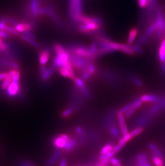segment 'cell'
Listing matches in <instances>:
<instances>
[{
	"label": "cell",
	"instance_id": "6da1fadb",
	"mask_svg": "<svg viewBox=\"0 0 165 166\" xmlns=\"http://www.w3.org/2000/svg\"><path fill=\"white\" fill-rule=\"evenodd\" d=\"M83 2L82 0H70L69 11L72 21L78 23L79 16L82 15Z\"/></svg>",
	"mask_w": 165,
	"mask_h": 166
},
{
	"label": "cell",
	"instance_id": "7a4b0ae2",
	"mask_svg": "<svg viewBox=\"0 0 165 166\" xmlns=\"http://www.w3.org/2000/svg\"><path fill=\"white\" fill-rule=\"evenodd\" d=\"M69 62L72 67L78 70L81 72L86 71L87 67L89 63L92 60L90 59H86L83 57L79 56L75 54L70 53Z\"/></svg>",
	"mask_w": 165,
	"mask_h": 166
},
{
	"label": "cell",
	"instance_id": "3957f363",
	"mask_svg": "<svg viewBox=\"0 0 165 166\" xmlns=\"http://www.w3.org/2000/svg\"><path fill=\"white\" fill-rule=\"evenodd\" d=\"M67 50L69 53L76 55L92 60L89 53V47L80 44H72L68 46Z\"/></svg>",
	"mask_w": 165,
	"mask_h": 166
},
{
	"label": "cell",
	"instance_id": "277c9868",
	"mask_svg": "<svg viewBox=\"0 0 165 166\" xmlns=\"http://www.w3.org/2000/svg\"><path fill=\"white\" fill-rule=\"evenodd\" d=\"M69 58L70 53L68 50L60 53L56 54L53 60V66L56 68L63 66L66 62H69Z\"/></svg>",
	"mask_w": 165,
	"mask_h": 166
},
{
	"label": "cell",
	"instance_id": "5b68a950",
	"mask_svg": "<svg viewBox=\"0 0 165 166\" xmlns=\"http://www.w3.org/2000/svg\"><path fill=\"white\" fill-rule=\"evenodd\" d=\"M157 34L158 37H161L165 31V17L164 13L160 9H158L157 11Z\"/></svg>",
	"mask_w": 165,
	"mask_h": 166
},
{
	"label": "cell",
	"instance_id": "8992f818",
	"mask_svg": "<svg viewBox=\"0 0 165 166\" xmlns=\"http://www.w3.org/2000/svg\"><path fill=\"white\" fill-rule=\"evenodd\" d=\"M154 115H153L147 110L144 113L140 116L137 118L135 122V125L136 127H142L146 126L147 124L150 123Z\"/></svg>",
	"mask_w": 165,
	"mask_h": 166
},
{
	"label": "cell",
	"instance_id": "52a82bcc",
	"mask_svg": "<svg viewBox=\"0 0 165 166\" xmlns=\"http://www.w3.org/2000/svg\"><path fill=\"white\" fill-rule=\"evenodd\" d=\"M132 166H151V164L146 154L142 152L137 154L135 157Z\"/></svg>",
	"mask_w": 165,
	"mask_h": 166
},
{
	"label": "cell",
	"instance_id": "ba28073f",
	"mask_svg": "<svg viewBox=\"0 0 165 166\" xmlns=\"http://www.w3.org/2000/svg\"><path fill=\"white\" fill-rule=\"evenodd\" d=\"M148 147L151 152L153 156L159 157L165 161V152L159 146L155 143H150L148 145Z\"/></svg>",
	"mask_w": 165,
	"mask_h": 166
},
{
	"label": "cell",
	"instance_id": "9c48e42d",
	"mask_svg": "<svg viewBox=\"0 0 165 166\" xmlns=\"http://www.w3.org/2000/svg\"><path fill=\"white\" fill-rule=\"evenodd\" d=\"M123 115H124L123 113H121L119 111L117 113V117L118 119L119 128L121 131L122 134L123 135H125L128 133H129V131L128 130L126 123H125V116Z\"/></svg>",
	"mask_w": 165,
	"mask_h": 166
},
{
	"label": "cell",
	"instance_id": "30bf717a",
	"mask_svg": "<svg viewBox=\"0 0 165 166\" xmlns=\"http://www.w3.org/2000/svg\"><path fill=\"white\" fill-rule=\"evenodd\" d=\"M62 156V153L61 149H57L51 155V156L47 160V161H46V166H53L54 164H56L57 161L61 158Z\"/></svg>",
	"mask_w": 165,
	"mask_h": 166
},
{
	"label": "cell",
	"instance_id": "8fae6325",
	"mask_svg": "<svg viewBox=\"0 0 165 166\" xmlns=\"http://www.w3.org/2000/svg\"><path fill=\"white\" fill-rule=\"evenodd\" d=\"M20 92V86L19 82H11L7 89V94L9 97H14L18 95Z\"/></svg>",
	"mask_w": 165,
	"mask_h": 166
},
{
	"label": "cell",
	"instance_id": "7c38bea8",
	"mask_svg": "<svg viewBox=\"0 0 165 166\" xmlns=\"http://www.w3.org/2000/svg\"><path fill=\"white\" fill-rule=\"evenodd\" d=\"M78 145V141L74 138H71L70 136L66 140V144L63 148L64 151L69 152L73 151Z\"/></svg>",
	"mask_w": 165,
	"mask_h": 166
},
{
	"label": "cell",
	"instance_id": "4fadbf2b",
	"mask_svg": "<svg viewBox=\"0 0 165 166\" xmlns=\"http://www.w3.org/2000/svg\"><path fill=\"white\" fill-rule=\"evenodd\" d=\"M50 56L49 51L48 49L45 48L40 52L39 54V62L41 65H46L49 61V58Z\"/></svg>",
	"mask_w": 165,
	"mask_h": 166
},
{
	"label": "cell",
	"instance_id": "5bb4252c",
	"mask_svg": "<svg viewBox=\"0 0 165 166\" xmlns=\"http://www.w3.org/2000/svg\"><path fill=\"white\" fill-rule=\"evenodd\" d=\"M160 96L155 95L146 94L141 96L140 99L143 102L157 103L160 100Z\"/></svg>",
	"mask_w": 165,
	"mask_h": 166
},
{
	"label": "cell",
	"instance_id": "9a60e30c",
	"mask_svg": "<svg viewBox=\"0 0 165 166\" xmlns=\"http://www.w3.org/2000/svg\"><path fill=\"white\" fill-rule=\"evenodd\" d=\"M66 144V140L62 138L61 135H58L56 137L54 138L53 141V145L55 147L56 149H61L64 148Z\"/></svg>",
	"mask_w": 165,
	"mask_h": 166
},
{
	"label": "cell",
	"instance_id": "2e32d148",
	"mask_svg": "<svg viewBox=\"0 0 165 166\" xmlns=\"http://www.w3.org/2000/svg\"><path fill=\"white\" fill-rule=\"evenodd\" d=\"M34 24L32 22L30 23H21L17 24L15 26V29L18 32H24L31 30L33 28Z\"/></svg>",
	"mask_w": 165,
	"mask_h": 166
},
{
	"label": "cell",
	"instance_id": "e0dca14e",
	"mask_svg": "<svg viewBox=\"0 0 165 166\" xmlns=\"http://www.w3.org/2000/svg\"><path fill=\"white\" fill-rule=\"evenodd\" d=\"M31 11L34 16L39 15V11L40 9L39 7V0H31Z\"/></svg>",
	"mask_w": 165,
	"mask_h": 166
},
{
	"label": "cell",
	"instance_id": "ac0fdd59",
	"mask_svg": "<svg viewBox=\"0 0 165 166\" xmlns=\"http://www.w3.org/2000/svg\"><path fill=\"white\" fill-rule=\"evenodd\" d=\"M47 14L49 15V16L53 20L55 23H57L59 26H62V23L59 18L56 16L55 13H54L53 8L51 7H47Z\"/></svg>",
	"mask_w": 165,
	"mask_h": 166
},
{
	"label": "cell",
	"instance_id": "d6986e66",
	"mask_svg": "<svg viewBox=\"0 0 165 166\" xmlns=\"http://www.w3.org/2000/svg\"><path fill=\"white\" fill-rule=\"evenodd\" d=\"M108 131H109L110 135L112 136V137L115 138H119L121 137V131L120 128L115 126V125H112L108 128Z\"/></svg>",
	"mask_w": 165,
	"mask_h": 166
},
{
	"label": "cell",
	"instance_id": "ffe728a7",
	"mask_svg": "<svg viewBox=\"0 0 165 166\" xmlns=\"http://www.w3.org/2000/svg\"><path fill=\"white\" fill-rule=\"evenodd\" d=\"M56 69V68L55 67L52 66L50 67L49 68H47V69L46 71L43 73V74H41V79L43 81H46L52 77V75H53L54 72L55 71V70Z\"/></svg>",
	"mask_w": 165,
	"mask_h": 166
},
{
	"label": "cell",
	"instance_id": "44dd1931",
	"mask_svg": "<svg viewBox=\"0 0 165 166\" xmlns=\"http://www.w3.org/2000/svg\"><path fill=\"white\" fill-rule=\"evenodd\" d=\"M97 51H98V44L97 42L94 41L89 46V51L90 56L92 60L97 58Z\"/></svg>",
	"mask_w": 165,
	"mask_h": 166
},
{
	"label": "cell",
	"instance_id": "7402d4cb",
	"mask_svg": "<svg viewBox=\"0 0 165 166\" xmlns=\"http://www.w3.org/2000/svg\"><path fill=\"white\" fill-rule=\"evenodd\" d=\"M76 109V107H75L74 105H72L71 107H69L62 111V113H61V116H62V117L63 118H66L69 117L71 115H72L74 113V112L75 111V110Z\"/></svg>",
	"mask_w": 165,
	"mask_h": 166
},
{
	"label": "cell",
	"instance_id": "603a6c76",
	"mask_svg": "<svg viewBox=\"0 0 165 166\" xmlns=\"http://www.w3.org/2000/svg\"><path fill=\"white\" fill-rule=\"evenodd\" d=\"M159 58L161 63L165 62V39L160 45L159 50Z\"/></svg>",
	"mask_w": 165,
	"mask_h": 166
},
{
	"label": "cell",
	"instance_id": "cb8c5ba5",
	"mask_svg": "<svg viewBox=\"0 0 165 166\" xmlns=\"http://www.w3.org/2000/svg\"><path fill=\"white\" fill-rule=\"evenodd\" d=\"M138 29L136 28H132L130 30L129 33V37L128 39V42L129 44H132L134 41H135V38L138 34Z\"/></svg>",
	"mask_w": 165,
	"mask_h": 166
},
{
	"label": "cell",
	"instance_id": "d4e9b609",
	"mask_svg": "<svg viewBox=\"0 0 165 166\" xmlns=\"http://www.w3.org/2000/svg\"><path fill=\"white\" fill-rule=\"evenodd\" d=\"M121 47L120 49V51L122 52L128 54L130 56H134L135 54V52L132 51L131 49L130 45L125 44H121Z\"/></svg>",
	"mask_w": 165,
	"mask_h": 166
},
{
	"label": "cell",
	"instance_id": "484cf974",
	"mask_svg": "<svg viewBox=\"0 0 165 166\" xmlns=\"http://www.w3.org/2000/svg\"><path fill=\"white\" fill-rule=\"evenodd\" d=\"M20 38L23 39L24 41H26L27 43L30 44L31 45H32V46H34L36 48H38L39 47V44L36 41H34V39L30 38L27 36H25L24 35H22L20 36Z\"/></svg>",
	"mask_w": 165,
	"mask_h": 166
},
{
	"label": "cell",
	"instance_id": "4316f807",
	"mask_svg": "<svg viewBox=\"0 0 165 166\" xmlns=\"http://www.w3.org/2000/svg\"><path fill=\"white\" fill-rule=\"evenodd\" d=\"M155 31H157V24H156V22L155 21V22H152L150 24L145 32V35L148 38L152 34L154 33Z\"/></svg>",
	"mask_w": 165,
	"mask_h": 166
},
{
	"label": "cell",
	"instance_id": "83f0119b",
	"mask_svg": "<svg viewBox=\"0 0 165 166\" xmlns=\"http://www.w3.org/2000/svg\"><path fill=\"white\" fill-rule=\"evenodd\" d=\"M1 62L5 66L9 67L13 69H17L19 67V64L15 62H10L5 60H1Z\"/></svg>",
	"mask_w": 165,
	"mask_h": 166
},
{
	"label": "cell",
	"instance_id": "f1b7e54d",
	"mask_svg": "<svg viewBox=\"0 0 165 166\" xmlns=\"http://www.w3.org/2000/svg\"><path fill=\"white\" fill-rule=\"evenodd\" d=\"M87 72H89V73L91 76H93L97 72V66H96L95 64H93L92 62H91L89 63L88 66L87 67Z\"/></svg>",
	"mask_w": 165,
	"mask_h": 166
},
{
	"label": "cell",
	"instance_id": "f546056e",
	"mask_svg": "<svg viewBox=\"0 0 165 166\" xmlns=\"http://www.w3.org/2000/svg\"><path fill=\"white\" fill-rule=\"evenodd\" d=\"M114 147V146L112 143H107L102 148L100 151V154H105L108 153L110 152L113 151Z\"/></svg>",
	"mask_w": 165,
	"mask_h": 166
},
{
	"label": "cell",
	"instance_id": "4dcf8cb0",
	"mask_svg": "<svg viewBox=\"0 0 165 166\" xmlns=\"http://www.w3.org/2000/svg\"><path fill=\"white\" fill-rule=\"evenodd\" d=\"M78 90L79 91V92L81 93L83 97H84V98H90L92 97L91 92L90 91V90L87 88V86L84 87V88H81V89H78Z\"/></svg>",
	"mask_w": 165,
	"mask_h": 166
},
{
	"label": "cell",
	"instance_id": "1f68e13d",
	"mask_svg": "<svg viewBox=\"0 0 165 166\" xmlns=\"http://www.w3.org/2000/svg\"><path fill=\"white\" fill-rule=\"evenodd\" d=\"M74 82L77 88H78V89H81V88L86 86V85L85 84V82L83 80L81 79V78H79L78 77H75L74 78Z\"/></svg>",
	"mask_w": 165,
	"mask_h": 166
},
{
	"label": "cell",
	"instance_id": "d6a6232c",
	"mask_svg": "<svg viewBox=\"0 0 165 166\" xmlns=\"http://www.w3.org/2000/svg\"><path fill=\"white\" fill-rule=\"evenodd\" d=\"M53 50L55 54L60 53L67 50L64 46L60 44H55L53 46Z\"/></svg>",
	"mask_w": 165,
	"mask_h": 166
},
{
	"label": "cell",
	"instance_id": "836d02e7",
	"mask_svg": "<svg viewBox=\"0 0 165 166\" xmlns=\"http://www.w3.org/2000/svg\"><path fill=\"white\" fill-rule=\"evenodd\" d=\"M143 128L142 127H136L135 129H134L133 130L131 131L130 132V135L131 136V138L136 137L137 135H139L140 133H142L143 131Z\"/></svg>",
	"mask_w": 165,
	"mask_h": 166
},
{
	"label": "cell",
	"instance_id": "e575fe53",
	"mask_svg": "<svg viewBox=\"0 0 165 166\" xmlns=\"http://www.w3.org/2000/svg\"><path fill=\"white\" fill-rule=\"evenodd\" d=\"M58 71L59 73L61 74L62 76H63L64 77L70 79V75H69L68 70L66 67L63 66L58 68Z\"/></svg>",
	"mask_w": 165,
	"mask_h": 166
},
{
	"label": "cell",
	"instance_id": "d590c367",
	"mask_svg": "<svg viewBox=\"0 0 165 166\" xmlns=\"http://www.w3.org/2000/svg\"><path fill=\"white\" fill-rule=\"evenodd\" d=\"M152 160L155 166H165V161L159 157L155 156H153Z\"/></svg>",
	"mask_w": 165,
	"mask_h": 166
},
{
	"label": "cell",
	"instance_id": "8d00e7d4",
	"mask_svg": "<svg viewBox=\"0 0 165 166\" xmlns=\"http://www.w3.org/2000/svg\"><path fill=\"white\" fill-rule=\"evenodd\" d=\"M143 101L140 98H138L132 102V107L136 111L142 105Z\"/></svg>",
	"mask_w": 165,
	"mask_h": 166
},
{
	"label": "cell",
	"instance_id": "74e56055",
	"mask_svg": "<svg viewBox=\"0 0 165 166\" xmlns=\"http://www.w3.org/2000/svg\"><path fill=\"white\" fill-rule=\"evenodd\" d=\"M131 139V136L130 135V133H128V134H125V135H123V137L119 139V143L122 145L123 146H125V145L127 143V142H128Z\"/></svg>",
	"mask_w": 165,
	"mask_h": 166
},
{
	"label": "cell",
	"instance_id": "f35d334b",
	"mask_svg": "<svg viewBox=\"0 0 165 166\" xmlns=\"http://www.w3.org/2000/svg\"><path fill=\"white\" fill-rule=\"evenodd\" d=\"M131 81L138 87H141L143 86V82L138 77L136 76H132L131 77Z\"/></svg>",
	"mask_w": 165,
	"mask_h": 166
},
{
	"label": "cell",
	"instance_id": "ab89813d",
	"mask_svg": "<svg viewBox=\"0 0 165 166\" xmlns=\"http://www.w3.org/2000/svg\"><path fill=\"white\" fill-rule=\"evenodd\" d=\"M81 79L85 81H87L89 80L90 79L91 77H92L90 74L87 71H84L81 72Z\"/></svg>",
	"mask_w": 165,
	"mask_h": 166
},
{
	"label": "cell",
	"instance_id": "60d3db41",
	"mask_svg": "<svg viewBox=\"0 0 165 166\" xmlns=\"http://www.w3.org/2000/svg\"><path fill=\"white\" fill-rule=\"evenodd\" d=\"M131 107H132V102L129 103L125 105V106L123 107L119 111L121 113L125 114V113H127V111L130 110Z\"/></svg>",
	"mask_w": 165,
	"mask_h": 166
},
{
	"label": "cell",
	"instance_id": "b9f144b4",
	"mask_svg": "<svg viewBox=\"0 0 165 166\" xmlns=\"http://www.w3.org/2000/svg\"><path fill=\"white\" fill-rule=\"evenodd\" d=\"M4 30H5L7 32H10V33H12L13 35H19V32L17 31L15 29L9 26H6L5 28H4Z\"/></svg>",
	"mask_w": 165,
	"mask_h": 166
},
{
	"label": "cell",
	"instance_id": "7bdbcfd3",
	"mask_svg": "<svg viewBox=\"0 0 165 166\" xmlns=\"http://www.w3.org/2000/svg\"><path fill=\"white\" fill-rule=\"evenodd\" d=\"M7 23V18L5 17H2L0 19V30H4L6 26Z\"/></svg>",
	"mask_w": 165,
	"mask_h": 166
},
{
	"label": "cell",
	"instance_id": "ee69618b",
	"mask_svg": "<svg viewBox=\"0 0 165 166\" xmlns=\"http://www.w3.org/2000/svg\"><path fill=\"white\" fill-rule=\"evenodd\" d=\"M131 49H132V51L134 52L135 53H143L142 49H141V47L140 46H138L137 45H130Z\"/></svg>",
	"mask_w": 165,
	"mask_h": 166
},
{
	"label": "cell",
	"instance_id": "f6af8a7d",
	"mask_svg": "<svg viewBox=\"0 0 165 166\" xmlns=\"http://www.w3.org/2000/svg\"><path fill=\"white\" fill-rule=\"evenodd\" d=\"M20 73L19 71H17V72L16 73L15 75L13 77V80H12V82H19V79H20Z\"/></svg>",
	"mask_w": 165,
	"mask_h": 166
},
{
	"label": "cell",
	"instance_id": "bcb514c9",
	"mask_svg": "<svg viewBox=\"0 0 165 166\" xmlns=\"http://www.w3.org/2000/svg\"><path fill=\"white\" fill-rule=\"evenodd\" d=\"M138 4L141 8H145L149 3V0H138Z\"/></svg>",
	"mask_w": 165,
	"mask_h": 166
},
{
	"label": "cell",
	"instance_id": "7dc6e473",
	"mask_svg": "<svg viewBox=\"0 0 165 166\" xmlns=\"http://www.w3.org/2000/svg\"><path fill=\"white\" fill-rule=\"evenodd\" d=\"M23 35H24L25 36L28 37L30 38L33 39H36V36L33 33H32L31 31H29V30L24 31V32H23Z\"/></svg>",
	"mask_w": 165,
	"mask_h": 166
},
{
	"label": "cell",
	"instance_id": "c3c4849f",
	"mask_svg": "<svg viewBox=\"0 0 165 166\" xmlns=\"http://www.w3.org/2000/svg\"><path fill=\"white\" fill-rule=\"evenodd\" d=\"M8 48V45L4 43L3 41H1L0 43V51H1L4 52L5 51H7Z\"/></svg>",
	"mask_w": 165,
	"mask_h": 166
},
{
	"label": "cell",
	"instance_id": "681fc988",
	"mask_svg": "<svg viewBox=\"0 0 165 166\" xmlns=\"http://www.w3.org/2000/svg\"><path fill=\"white\" fill-rule=\"evenodd\" d=\"M0 37H2L3 38H8L9 37V35L6 31L0 30Z\"/></svg>",
	"mask_w": 165,
	"mask_h": 166
},
{
	"label": "cell",
	"instance_id": "f907efd6",
	"mask_svg": "<svg viewBox=\"0 0 165 166\" xmlns=\"http://www.w3.org/2000/svg\"><path fill=\"white\" fill-rule=\"evenodd\" d=\"M8 21H9V22L11 24H13V25L14 26H15L16 25H17V24H18V22L16 21L15 19L11 18V17L8 18Z\"/></svg>",
	"mask_w": 165,
	"mask_h": 166
},
{
	"label": "cell",
	"instance_id": "816d5d0a",
	"mask_svg": "<svg viewBox=\"0 0 165 166\" xmlns=\"http://www.w3.org/2000/svg\"><path fill=\"white\" fill-rule=\"evenodd\" d=\"M66 164H67V162H66V159L62 158L60 162L59 166H66Z\"/></svg>",
	"mask_w": 165,
	"mask_h": 166
},
{
	"label": "cell",
	"instance_id": "f5cc1de1",
	"mask_svg": "<svg viewBox=\"0 0 165 166\" xmlns=\"http://www.w3.org/2000/svg\"><path fill=\"white\" fill-rule=\"evenodd\" d=\"M161 71H162L163 75L165 77V62L161 63Z\"/></svg>",
	"mask_w": 165,
	"mask_h": 166
},
{
	"label": "cell",
	"instance_id": "db71d44e",
	"mask_svg": "<svg viewBox=\"0 0 165 166\" xmlns=\"http://www.w3.org/2000/svg\"><path fill=\"white\" fill-rule=\"evenodd\" d=\"M114 166H123L121 164H120V162L117 163L116 164H115Z\"/></svg>",
	"mask_w": 165,
	"mask_h": 166
},
{
	"label": "cell",
	"instance_id": "11a10c76",
	"mask_svg": "<svg viewBox=\"0 0 165 166\" xmlns=\"http://www.w3.org/2000/svg\"><path fill=\"white\" fill-rule=\"evenodd\" d=\"M1 41H2V39H1V37H0V43H1Z\"/></svg>",
	"mask_w": 165,
	"mask_h": 166
},
{
	"label": "cell",
	"instance_id": "9f6ffc18",
	"mask_svg": "<svg viewBox=\"0 0 165 166\" xmlns=\"http://www.w3.org/2000/svg\"><path fill=\"white\" fill-rule=\"evenodd\" d=\"M164 9H165V5H164Z\"/></svg>",
	"mask_w": 165,
	"mask_h": 166
},
{
	"label": "cell",
	"instance_id": "6f0895ef",
	"mask_svg": "<svg viewBox=\"0 0 165 166\" xmlns=\"http://www.w3.org/2000/svg\"><path fill=\"white\" fill-rule=\"evenodd\" d=\"M34 166V165H33V164H32V166Z\"/></svg>",
	"mask_w": 165,
	"mask_h": 166
},
{
	"label": "cell",
	"instance_id": "680465c9",
	"mask_svg": "<svg viewBox=\"0 0 165 166\" xmlns=\"http://www.w3.org/2000/svg\"></svg>",
	"mask_w": 165,
	"mask_h": 166
},
{
	"label": "cell",
	"instance_id": "91938a15",
	"mask_svg": "<svg viewBox=\"0 0 165 166\" xmlns=\"http://www.w3.org/2000/svg\"></svg>",
	"mask_w": 165,
	"mask_h": 166
}]
</instances>
